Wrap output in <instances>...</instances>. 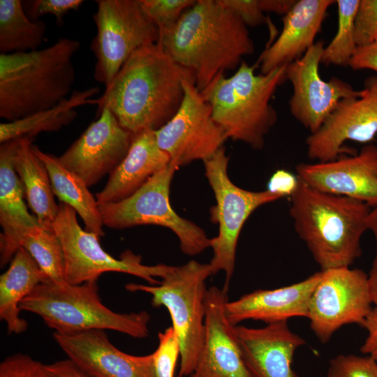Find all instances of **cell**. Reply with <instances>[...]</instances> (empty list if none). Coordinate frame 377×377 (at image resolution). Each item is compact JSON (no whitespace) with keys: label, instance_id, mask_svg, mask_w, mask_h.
Listing matches in <instances>:
<instances>
[{"label":"cell","instance_id":"34","mask_svg":"<svg viewBox=\"0 0 377 377\" xmlns=\"http://www.w3.org/2000/svg\"><path fill=\"white\" fill-rule=\"evenodd\" d=\"M327 377H377V362L371 357L339 355L330 362Z\"/></svg>","mask_w":377,"mask_h":377},{"label":"cell","instance_id":"15","mask_svg":"<svg viewBox=\"0 0 377 377\" xmlns=\"http://www.w3.org/2000/svg\"><path fill=\"white\" fill-rule=\"evenodd\" d=\"M377 134V74L367 77L358 97L340 101L322 126L306 140L307 156L318 162L334 160L351 140L369 144Z\"/></svg>","mask_w":377,"mask_h":377},{"label":"cell","instance_id":"44","mask_svg":"<svg viewBox=\"0 0 377 377\" xmlns=\"http://www.w3.org/2000/svg\"><path fill=\"white\" fill-rule=\"evenodd\" d=\"M297 0H259L260 6L265 12H273L286 15L294 6Z\"/></svg>","mask_w":377,"mask_h":377},{"label":"cell","instance_id":"19","mask_svg":"<svg viewBox=\"0 0 377 377\" xmlns=\"http://www.w3.org/2000/svg\"><path fill=\"white\" fill-rule=\"evenodd\" d=\"M67 359L93 377H156L152 354L129 355L114 346L105 330L53 333Z\"/></svg>","mask_w":377,"mask_h":377},{"label":"cell","instance_id":"1","mask_svg":"<svg viewBox=\"0 0 377 377\" xmlns=\"http://www.w3.org/2000/svg\"><path fill=\"white\" fill-rule=\"evenodd\" d=\"M194 74L175 63L159 44L135 51L103 94L97 112L109 109L132 134L157 131L177 112L184 96V81Z\"/></svg>","mask_w":377,"mask_h":377},{"label":"cell","instance_id":"8","mask_svg":"<svg viewBox=\"0 0 377 377\" xmlns=\"http://www.w3.org/2000/svg\"><path fill=\"white\" fill-rule=\"evenodd\" d=\"M228 161L224 147L203 161L205 174L216 199V205L210 209V220L219 225L218 235L210 239L213 257L209 264L212 274L225 272L223 289L226 291L235 269L238 239L246 221L259 207L282 198L267 190L251 191L236 186L228 175Z\"/></svg>","mask_w":377,"mask_h":377},{"label":"cell","instance_id":"9","mask_svg":"<svg viewBox=\"0 0 377 377\" xmlns=\"http://www.w3.org/2000/svg\"><path fill=\"white\" fill-rule=\"evenodd\" d=\"M178 169L170 161L131 196L98 205L103 225L113 229L140 225L168 228L177 236L181 251L188 256L198 255L210 247V239L205 232L179 216L171 207L170 185Z\"/></svg>","mask_w":377,"mask_h":377},{"label":"cell","instance_id":"35","mask_svg":"<svg viewBox=\"0 0 377 377\" xmlns=\"http://www.w3.org/2000/svg\"><path fill=\"white\" fill-rule=\"evenodd\" d=\"M355 40L357 47L377 42V0H360L355 17Z\"/></svg>","mask_w":377,"mask_h":377},{"label":"cell","instance_id":"14","mask_svg":"<svg viewBox=\"0 0 377 377\" xmlns=\"http://www.w3.org/2000/svg\"><path fill=\"white\" fill-rule=\"evenodd\" d=\"M324 47L322 41L315 43L286 68L287 80L293 89L289 101L290 112L311 134L322 126L340 101L361 94V90H355L341 79L332 77L326 81L321 78L319 66Z\"/></svg>","mask_w":377,"mask_h":377},{"label":"cell","instance_id":"39","mask_svg":"<svg viewBox=\"0 0 377 377\" xmlns=\"http://www.w3.org/2000/svg\"><path fill=\"white\" fill-rule=\"evenodd\" d=\"M299 178L286 170H277L273 173L267 183V190L283 197H290L296 190Z\"/></svg>","mask_w":377,"mask_h":377},{"label":"cell","instance_id":"40","mask_svg":"<svg viewBox=\"0 0 377 377\" xmlns=\"http://www.w3.org/2000/svg\"><path fill=\"white\" fill-rule=\"evenodd\" d=\"M349 66L355 70H371L377 73V43L357 47Z\"/></svg>","mask_w":377,"mask_h":377},{"label":"cell","instance_id":"45","mask_svg":"<svg viewBox=\"0 0 377 377\" xmlns=\"http://www.w3.org/2000/svg\"><path fill=\"white\" fill-rule=\"evenodd\" d=\"M376 43H377V42Z\"/></svg>","mask_w":377,"mask_h":377},{"label":"cell","instance_id":"31","mask_svg":"<svg viewBox=\"0 0 377 377\" xmlns=\"http://www.w3.org/2000/svg\"><path fill=\"white\" fill-rule=\"evenodd\" d=\"M360 0H337V31L329 45L324 47L321 63L349 66L357 47L355 40V17Z\"/></svg>","mask_w":377,"mask_h":377},{"label":"cell","instance_id":"43","mask_svg":"<svg viewBox=\"0 0 377 377\" xmlns=\"http://www.w3.org/2000/svg\"><path fill=\"white\" fill-rule=\"evenodd\" d=\"M45 369L49 377H93L68 359L45 364Z\"/></svg>","mask_w":377,"mask_h":377},{"label":"cell","instance_id":"17","mask_svg":"<svg viewBox=\"0 0 377 377\" xmlns=\"http://www.w3.org/2000/svg\"><path fill=\"white\" fill-rule=\"evenodd\" d=\"M298 178L316 190L377 206V145L369 143L351 156L295 167Z\"/></svg>","mask_w":377,"mask_h":377},{"label":"cell","instance_id":"24","mask_svg":"<svg viewBox=\"0 0 377 377\" xmlns=\"http://www.w3.org/2000/svg\"><path fill=\"white\" fill-rule=\"evenodd\" d=\"M170 163V156L157 144L154 131L133 134L127 154L110 174L104 188L96 194L98 205L131 196Z\"/></svg>","mask_w":377,"mask_h":377},{"label":"cell","instance_id":"33","mask_svg":"<svg viewBox=\"0 0 377 377\" xmlns=\"http://www.w3.org/2000/svg\"><path fill=\"white\" fill-rule=\"evenodd\" d=\"M158 345L152 353L156 377H174L180 345L174 328L171 326L158 334Z\"/></svg>","mask_w":377,"mask_h":377},{"label":"cell","instance_id":"23","mask_svg":"<svg viewBox=\"0 0 377 377\" xmlns=\"http://www.w3.org/2000/svg\"><path fill=\"white\" fill-rule=\"evenodd\" d=\"M334 0H297L283 17V28L276 40L261 53L256 64L266 74L300 58L314 43L327 9Z\"/></svg>","mask_w":377,"mask_h":377},{"label":"cell","instance_id":"38","mask_svg":"<svg viewBox=\"0 0 377 377\" xmlns=\"http://www.w3.org/2000/svg\"><path fill=\"white\" fill-rule=\"evenodd\" d=\"M221 2L237 14L248 27L267 22L259 0H221Z\"/></svg>","mask_w":377,"mask_h":377},{"label":"cell","instance_id":"2","mask_svg":"<svg viewBox=\"0 0 377 377\" xmlns=\"http://www.w3.org/2000/svg\"><path fill=\"white\" fill-rule=\"evenodd\" d=\"M157 43L194 74L200 91L219 73L237 70L255 49L248 27L221 0H197L174 27L159 33Z\"/></svg>","mask_w":377,"mask_h":377},{"label":"cell","instance_id":"22","mask_svg":"<svg viewBox=\"0 0 377 377\" xmlns=\"http://www.w3.org/2000/svg\"><path fill=\"white\" fill-rule=\"evenodd\" d=\"M321 271L298 283L281 288L259 289L234 301H228L226 313L234 326L246 320L267 324L287 321L295 317H308L312 293Z\"/></svg>","mask_w":377,"mask_h":377},{"label":"cell","instance_id":"10","mask_svg":"<svg viewBox=\"0 0 377 377\" xmlns=\"http://www.w3.org/2000/svg\"><path fill=\"white\" fill-rule=\"evenodd\" d=\"M93 15L96 34L91 49L96 57L95 80L108 87L129 57L156 44L158 29L140 0H98Z\"/></svg>","mask_w":377,"mask_h":377},{"label":"cell","instance_id":"6","mask_svg":"<svg viewBox=\"0 0 377 377\" xmlns=\"http://www.w3.org/2000/svg\"><path fill=\"white\" fill-rule=\"evenodd\" d=\"M20 308L38 316L54 332L61 334L110 330L135 339L149 334L150 314L112 311L101 300L97 281L78 285L43 282L21 302Z\"/></svg>","mask_w":377,"mask_h":377},{"label":"cell","instance_id":"3","mask_svg":"<svg viewBox=\"0 0 377 377\" xmlns=\"http://www.w3.org/2000/svg\"><path fill=\"white\" fill-rule=\"evenodd\" d=\"M290 198L294 228L321 270L350 267L362 254L371 208L345 196L322 192L299 179Z\"/></svg>","mask_w":377,"mask_h":377},{"label":"cell","instance_id":"7","mask_svg":"<svg viewBox=\"0 0 377 377\" xmlns=\"http://www.w3.org/2000/svg\"><path fill=\"white\" fill-rule=\"evenodd\" d=\"M212 275L209 264L191 260L173 266L157 285L126 284L131 292L151 295L154 307H165L180 345L178 377L189 376L201 350L205 336L206 280Z\"/></svg>","mask_w":377,"mask_h":377},{"label":"cell","instance_id":"32","mask_svg":"<svg viewBox=\"0 0 377 377\" xmlns=\"http://www.w3.org/2000/svg\"><path fill=\"white\" fill-rule=\"evenodd\" d=\"M151 20L162 32L171 29L184 12L196 2L195 0H140Z\"/></svg>","mask_w":377,"mask_h":377},{"label":"cell","instance_id":"5","mask_svg":"<svg viewBox=\"0 0 377 377\" xmlns=\"http://www.w3.org/2000/svg\"><path fill=\"white\" fill-rule=\"evenodd\" d=\"M286 68L284 65L266 74H256V65L243 61L232 75L226 77L220 73L200 91L227 139L242 142L256 150L264 147L265 137L278 119L270 101L287 80Z\"/></svg>","mask_w":377,"mask_h":377},{"label":"cell","instance_id":"13","mask_svg":"<svg viewBox=\"0 0 377 377\" xmlns=\"http://www.w3.org/2000/svg\"><path fill=\"white\" fill-rule=\"evenodd\" d=\"M184 96L177 112L155 131L157 144L177 167L212 156L227 140L214 121L210 105L193 80L183 83Z\"/></svg>","mask_w":377,"mask_h":377},{"label":"cell","instance_id":"11","mask_svg":"<svg viewBox=\"0 0 377 377\" xmlns=\"http://www.w3.org/2000/svg\"><path fill=\"white\" fill-rule=\"evenodd\" d=\"M52 229L63 248L65 281L69 284L98 281L102 274L114 272L134 275L149 285H157L160 281L156 278L162 279L173 268L164 264L144 265L141 256L131 251H124L119 258H114L101 247L100 236L82 229L75 210L62 202L59 204Z\"/></svg>","mask_w":377,"mask_h":377},{"label":"cell","instance_id":"12","mask_svg":"<svg viewBox=\"0 0 377 377\" xmlns=\"http://www.w3.org/2000/svg\"><path fill=\"white\" fill-rule=\"evenodd\" d=\"M368 274L350 267L321 270L309 303L307 318L323 343L348 324L362 326L372 309Z\"/></svg>","mask_w":377,"mask_h":377},{"label":"cell","instance_id":"18","mask_svg":"<svg viewBox=\"0 0 377 377\" xmlns=\"http://www.w3.org/2000/svg\"><path fill=\"white\" fill-rule=\"evenodd\" d=\"M228 301L223 288L207 289L204 341L189 377H255L244 361L235 326L227 318Z\"/></svg>","mask_w":377,"mask_h":377},{"label":"cell","instance_id":"16","mask_svg":"<svg viewBox=\"0 0 377 377\" xmlns=\"http://www.w3.org/2000/svg\"><path fill=\"white\" fill-rule=\"evenodd\" d=\"M98 118L58 157L60 163L91 186L110 174L122 161L133 134L124 128L112 112L103 108Z\"/></svg>","mask_w":377,"mask_h":377},{"label":"cell","instance_id":"37","mask_svg":"<svg viewBox=\"0 0 377 377\" xmlns=\"http://www.w3.org/2000/svg\"><path fill=\"white\" fill-rule=\"evenodd\" d=\"M84 1L82 0H34L23 1L25 11L32 20L52 15L60 22L71 10L78 9Z\"/></svg>","mask_w":377,"mask_h":377},{"label":"cell","instance_id":"25","mask_svg":"<svg viewBox=\"0 0 377 377\" xmlns=\"http://www.w3.org/2000/svg\"><path fill=\"white\" fill-rule=\"evenodd\" d=\"M45 281L36 262L20 247L8 269L0 276V319L6 323L9 334H20L27 330V322L20 316V303Z\"/></svg>","mask_w":377,"mask_h":377},{"label":"cell","instance_id":"27","mask_svg":"<svg viewBox=\"0 0 377 377\" xmlns=\"http://www.w3.org/2000/svg\"><path fill=\"white\" fill-rule=\"evenodd\" d=\"M32 149L47 169L54 194L60 202L75 210L82 218L86 230L103 236L104 225L99 206L85 182L64 167L56 156L45 153L35 145H32Z\"/></svg>","mask_w":377,"mask_h":377},{"label":"cell","instance_id":"4","mask_svg":"<svg viewBox=\"0 0 377 377\" xmlns=\"http://www.w3.org/2000/svg\"><path fill=\"white\" fill-rule=\"evenodd\" d=\"M79 40L61 38L30 52L0 54V117L17 120L50 109L71 93L75 80L73 58Z\"/></svg>","mask_w":377,"mask_h":377},{"label":"cell","instance_id":"26","mask_svg":"<svg viewBox=\"0 0 377 377\" xmlns=\"http://www.w3.org/2000/svg\"><path fill=\"white\" fill-rule=\"evenodd\" d=\"M33 138L21 140L14 158V168L20 177L30 207L42 227L52 228L59 211L51 181L45 163L32 149Z\"/></svg>","mask_w":377,"mask_h":377},{"label":"cell","instance_id":"30","mask_svg":"<svg viewBox=\"0 0 377 377\" xmlns=\"http://www.w3.org/2000/svg\"><path fill=\"white\" fill-rule=\"evenodd\" d=\"M21 247L36 262L45 276V282H66L63 248L52 228L39 227L25 237Z\"/></svg>","mask_w":377,"mask_h":377},{"label":"cell","instance_id":"20","mask_svg":"<svg viewBox=\"0 0 377 377\" xmlns=\"http://www.w3.org/2000/svg\"><path fill=\"white\" fill-rule=\"evenodd\" d=\"M244 361L255 377H296L292 369L296 350L305 344L287 321L260 328L235 326Z\"/></svg>","mask_w":377,"mask_h":377},{"label":"cell","instance_id":"29","mask_svg":"<svg viewBox=\"0 0 377 377\" xmlns=\"http://www.w3.org/2000/svg\"><path fill=\"white\" fill-rule=\"evenodd\" d=\"M45 32V24L31 19L22 1L0 0V54L38 50Z\"/></svg>","mask_w":377,"mask_h":377},{"label":"cell","instance_id":"21","mask_svg":"<svg viewBox=\"0 0 377 377\" xmlns=\"http://www.w3.org/2000/svg\"><path fill=\"white\" fill-rule=\"evenodd\" d=\"M13 140L0 147V265L10 262L27 235L41 226L28 212L24 188L14 168V158L21 142Z\"/></svg>","mask_w":377,"mask_h":377},{"label":"cell","instance_id":"41","mask_svg":"<svg viewBox=\"0 0 377 377\" xmlns=\"http://www.w3.org/2000/svg\"><path fill=\"white\" fill-rule=\"evenodd\" d=\"M362 327L367 331V337L360 350L377 362V306L372 307Z\"/></svg>","mask_w":377,"mask_h":377},{"label":"cell","instance_id":"36","mask_svg":"<svg viewBox=\"0 0 377 377\" xmlns=\"http://www.w3.org/2000/svg\"><path fill=\"white\" fill-rule=\"evenodd\" d=\"M0 377H49L45 364L23 353L6 357L0 364Z\"/></svg>","mask_w":377,"mask_h":377},{"label":"cell","instance_id":"42","mask_svg":"<svg viewBox=\"0 0 377 377\" xmlns=\"http://www.w3.org/2000/svg\"><path fill=\"white\" fill-rule=\"evenodd\" d=\"M368 230L373 233L376 242V255L368 274L373 304L377 306V206L371 208L367 219Z\"/></svg>","mask_w":377,"mask_h":377},{"label":"cell","instance_id":"28","mask_svg":"<svg viewBox=\"0 0 377 377\" xmlns=\"http://www.w3.org/2000/svg\"><path fill=\"white\" fill-rule=\"evenodd\" d=\"M98 87L75 91L56 106L28 117L0 124V142L31 138L42 132H54L71 124L77 117L76 109L85 105H96L94 98Z\"/></svg>","mask_w":377,"mask_h":377}]
</instances>
